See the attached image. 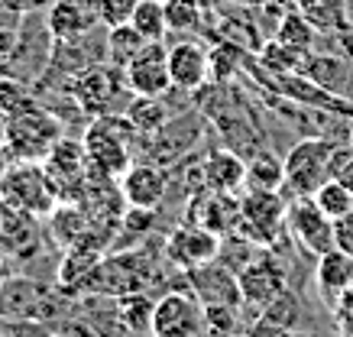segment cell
Returning <instances> with one entry per match:
<instances>
[{"label": "cell", "mask_w": 353, "mask_h": 337, "mask_svg": "<svg viewBox=\"0 0 353 337\" xmlns=\"http://www.w3.org/2000/svg\"><path fill=\"white\" fill-rule=\"evenodd\" d=\"M343 143L334 136H308L285 152V198H311L318 188L334 178L337 150Z\"/></svg>", "instance_id": "cell-4"}, {"label": "cell", "mask_w": 353, "mask_h": 337, "mask_svg": "<svg viewBox=\"0 0 353 337\" xmlns=\"http://www.w3.org/2000/svg\"><path fill=\"white\" fill-rule=\"evenodd\" d=\"M0 247L20 260L36 253L39 250V218L23 207L0 201Z\"/></svg>", "instance_id": "cell-17"}, {"label": "cell", "mask_w": 353, "mask_h": 337, "mask_svg": "<svg viewBox=\"0 0 353 337\" xmlns=\"http://www.w3.org/2000/svg\"><path fill=\"white\" fill-rule=\"evenodd\" d=\"M165 17H169V33H204L211 13H204L194 0H165Z\"/></svg>", "instance_id": "cell-26"}, {"label": "cell", "mask_w": 353, "mask_h": 337, "mask_svg": "<svg viewBox=\"0 0 353 337\" xmlns=\"http://www.w3.org/2000/svg\"><path fill=\"white\" fill-rule=\"evenodd\" d=\"M123 114H127V120L146 136V140L156 136V133L175 117L169 110V98H165V94H133Z\"/></svg>", "instance_id": "cell-21"}, {"label": "cell", "mask_w": 353, "mask_h": 337, "mask_svg": "<svg viewBox=\"0 0 353 337\" xmlns=\"http://www.w3.org/2000/svg\"><path fill=\"white\" fill-rule=\"evenodd\" d=\"M39 91H32L20 78H0V117H13L30 108H39Z\"/></svg>", "instance_id": "cell-27"}, {"label": "cell", "mask_w": 353, "mask_h": 337, "mask_svg": "<svg viewBox=\"0 0 353 337\" xmlns=\"http://www.w3.org/2000/svg\"><path fill=\"white\" fill-rule=\"evenodd\" d=\"M192 221L201 227L214 230L221 237L236 234L240 227V195H224V192H208L204 198L192 201Z\"/></svg>", "instance_id": "cell-20"}, {"label": "cell", "mask_w": 353, "mask_h": 337, "mask_svg": "<svg viewBox=\"0 0 353 337\" xmlns=\"http://www.w3.org/2000/svg\"><path fill=\"white\" fill-rule=\"evenodd\" d=\"M143 45H146V39L130 23L127 26H114V30H108V62L117 68H127Z\"/></svg>", "instance_id": "cell-28"}, {"label": "cell", "mask_w": 353, "mask_h": 337, "mask_svg": "<svg viewBox=\"0 0 353 337\" xmlns=\"http://www.w3.org/2000/svg\"><path fill=\"white\" fill-rule=\"evenodd\" d=\"M46 20L55 39H78L101 26L97 0H52V7L46 10Z\"/></svg>", "instance_id": "cell-18"}, {"label": "cell", "mask_w": 353, "mask_h": 337, "mask_svg": "<svg viewBox=\"0 0 353 337\" xmlns=\"http://www.w3.org/2000/svg\"><path fill=\"white\" fill-rule=\"evenodd\" d=\"M289 237L299 243L305 253H311L314 260L321 253L334 250V221L324 214L321 207L311 198H289V218H285Z\"/></svg>", "instance_id": "cell-8"}, {"label": "cell", "mask_w": 353, "mask_h": 337, "mask_svg": "<svg viewBox=\"0 0 353 337\" xmlns=\"http://www.w3.org/2000/svg\"><path fill=\"white\" fill-rule=\"evenodd\" d=\"M152 305L150 298H143V292H130L120 298V318H123V325L130 327V331H152Z\"/></svg>", "instance_id": "cell-30"}, {"label": "cell", "mask_w": 353, "mask_h": 337, "mask_svg": "<svg viewBox=\"0 0 353 337\" xmlns=\"http://www.w3.org/2000/svg\"><path fill=\"white\" fill-rule=\"evenodd\" d=\"M55 36L49 30L46 10L23 13L17 20V65H13V78H20L26 85H36L46 75V68L52 62Z\"/></svg>", "instance_id": "cell-7"}, {"label": "cell", "mask_w": 353, "mask_h": 337, "mask_svg": "<svg viewBox=\"0 0 353 337\" xmlns=\"http://www.w3.org/2000/svg\"><path fill=\"white\" fill-rule=\"evenodd\" d=\"M123 78L133 94H169L172 75H169V45L165 43H146L137 52V59L123 68Z\"/></svg>", "instance_id": "cell-13"}, {"label": "cell", "mask_w": 353, "mask_h": 337, "mask_svg": "<svg viewBox=\"0 0 353 337\" xmlns=\"http://www.w3.org/2000/svg\"><path fill=\"white\" fill-rule=\"evenodd\" d=\"M201 188L204 192H224L240 195L246 188V159L230 146L214 150L201 163Z\"/></svg>", "instance_id": "cell-16"}, {"label": "cell", "mask_w": 353, "mask_h": 337, "mask_svg": "<svg viewBox=\"0 0 353 337\" xmlns=\"http://www.w3.org/2000/svg\"><path fill=\"white\" fill-rule=\"evenodd\" d=\"M285 218H289V198L282 192H256V188L240 192V227H236L240 240L256 247H276L289 234Z\"/></svg>", "instance_id": "cell-5"}, {"label": "cell", "mask_w": 353, "mask_h": 337, "mask_svg": "<svg viewBox=\"0 0 353 337\" xmlns=\"http://www.w3.org/2000/svg\"><path fill=\"white\" fill-rule=\"evenodd\" d=\"M139 0H97V17H101V26H127L133 10H137Z\"/></svg>", "instance_id": "cell-31"}, {"label": "cell", "mask_w": 353, "mask_h": 337, "mask_svg": "<svg viewBox=\"0 0 353 337\" xmlns=\"http://www.w3.org/2000/svg\"><path fill=\"white\" fill-rule=\"evenodd\" d=\"M272 39L292 45V49H299V52H314L321 33H318V26H314L299 7H292V10H285L279 17L276 30H272Z\"/></svg>", "instance_id": "cell-23"}, {"label": "cell", "mask_w": 353, "mask_h": 337, "mask_svg": "<svg viewBox=\"0 0 353 337\" xmlns=\"http://www.w3.org/2000/svg\"><path fill=\"white\" fill-rule=\"evenodd\" d=\"M311 201L321 207L331 221H337V218H343V214H350L353 211V192L343 185L341 178H327V182L311 195Z\"/></svg>", "instance_id": "cell-29"}, {"label": "cell", "mask_w": 353, "mask_h": 337, "mask_svg": "<svg viewBox=\"0 0 353 337\" xmlns=\"http://www.w3.org/2000/svg\"><path fill=\"white\" fill-rule=\"evenodd\" d=\"M350 146H353V123H350Z\"/></svg>", "instance_id": "cell-42"}, {"label": "cell", "mask_w": 353, "mask_h": 337, "mask_svg": "<svg viewBox=\"0 0 353 337\" xmlns=\"http://www.w3.org/2000/svg\"><path fill=\"white\" fill-rule=\"evenodd\" d=\"M146 136L127 120V114H108V117H94L88 123L85 152H88V172L101 175V178H117L133 165V143H143Z\"/></svg>", "instance_id": "cell-1"}, {"label": "cell", "mask_w": 353, "mask_h": 337, "mask_svg": "<svg viewBox=\"0 0 353 337\" xmlns=\"http://www.w3.org/2000/svg\"><path fill=\"white\" fill-rule=\"evenodd\" d=\"M130 26L137 30L146 43H165L169 39V17H165V0H139Z\"/></svg>", "instance_id": "cell-25"}, {"label": "cell", "mask_w": 353, "mask_h": 337, "mask_svg": "<svg viewBox=\"0 0 353 337\" xmlns=\"http://www.w3.org/2000/svg\"><path fill=\"white\" fill-rule=\"evenodd\" d=\"M0 201L23 207L36 218H49V211L59 205V195L43 163H10L0 178Z\"/></svg>", "instance_id": "cell-6"}, {"label": "cell", "mask_w": 353, "mask_h": 337, "mask_svg": "<svg viewBox=\"0 0 353 337\" xmlns=\"http://www.w3.org/2000/svg\"><path fill=\"white\" fill-rule=\"evenodd\" d=\"M65 94L75 101L78 110H85L88 117H108V114H123L133 98L123 68L110 65V62H97V65L81 68L78 75L68 78Z\"/></svg>", "instance_id": "cell-3"}, {"label": "cell", "mask_w": 353, "mask_h": 337, "mask_svg": "<svg viewBox=\"0 0 353 337\" xmlns=\"http://www.w3.org/2000/svg\"><path fill=\"white\" fill-rule=\"evenodd\" d=\"M165 256H169L175 266H182L188 272H198L204 266L221 256V234L201 227V224H182L175 227L165 240Z\"/></svg>", "instance_id": "cell-11"}, {"label": "cell", "mask_w": 353, "mask_h": 337, "mask_svg": "<svg viewBox=\"0 0 353 337\" xmlns=\"http://www.w3.org/2000/svg\"><path fill=\"white\" fill-rule=\"evenodd\" d=\"M194 3H198V7H201L204 13H217L221 7H227L230 0H194Z\"/></svg>", "instance_id": "cell-39"}, {"label": "cell", "mask_w": 353, "mask_h": 337, "mask_svg": "<svg viewBox=\"0 0 353 337\" xmlns=\"http://www.w3.org/2000/svg\"><path fill=\"white\" fill-rule=\"evenodd\" d=\"M334 178H341L343 185H347V188L353 192V152L341 163V169H337V175H334Z\"/></svg>", "instance_id": "cell-37"}, {"label": "cell", "mask_w": 353, "mask_h": 337, "mask_svg": "<svg viewBox=\"0 0 353 337\" xmlns=\"http://www.w3.org/2000/svg\"><path fill=\"white\" fill-rule=\"evenodd\" d=\"M353 285V256L343 250H327L314 260V289L327 312H334Z\"/></svg>", "instance_id": "cell-15"}, {"label": "cell", "mask_w": 353, "mask_h": 337, "mask_svg": "<svg viewBox=\"0 0 353 337\" xmlns=\"http://www.w3.org/2000/svg\"><path fill=\"white\" fill-rule=\"evenodd\" d=\"M236 285H240V302L253 305V308H269L285 295L289 276L285 266L276 263V256L259 253L256 260H250L243 269L236 272Z\"/></svg>", "instance_id": "cell-9"}, {"label": "cell", "mask_w": 353, "mask_h": 337, "mask_svg": "<svg viewBox=\"0 0 353 337\" xmlns=\"http://www.w3.org/2000/svg\"><path fill=\"white\" fill-rule=\"evenodd\" d=\"M246 188L282 192L285 188V159L272 150H253L246 156Z\"/></svg>", "instance_id": "cell-22"}, {"label": "cell", "mask_w": 353, "mask_h": 337, "mask_svg": "<svg viewBox=\"0 0 353 337\" xmlns=\"http://www.w3.org/2000/svg\"><path fill=\"white\" fill-rule=\"evenodd\" d=\"M334 315V325H337V331H341V337H353V285L350 292L341 298V305L331 312Z\"/></svg>", "instance_id": "cell-34"}, {"label": "cell", "mask_w": 353, "mask_h": 337, "mask_svg": "<svg viewBox=\"0 0 353 337\" xmlns=\"http://www.w3.org/2000/svg\"><path fill=\"white\" fill-rule=\"evenodd\" d=\"M17 65V23H0V78H13Z\"/></svg>", "instance_id": "cell-32"}, {"label": "cell", "mask_w": 353, "mask_h": 337, "mask_svg": "<svg viewBox=\"0 0 353 337\" xmlns=\"http://www.w3.org/2000/svg\"><path fill=\"white\" fill-rule=\"evenodd\" d=\"M182 127H185V114H179V117H172L156 136H150L156 163H172V159H179V156H188V152L198 146V140H201V133H204L201 130L204 114H192L188 130H182Z\"/></svg>", "instance_id": "cell-19"}, {"label": "cell", "mask_w": 353, "mask_h": 337, "mask_svg": "<svg viewBox=\"0 0 353 337\" xmlns=\"http://www.w3.org/2000/svg\"><path fill=\"white\" fill-rule=\"evenodd\" d=\"M169 75L175 91L198 94L211 81V45H204L201 39H179V43H172Z\"/></svg>", "instance_id": "cell-12"}, {"label": "cell", "mask_w": 353, "mask_h": 337, "mask_svg": "<svg viewBox=\"0 0 353 337\" xmlns=\"http://www.w3.org/2000/svg\"><path fill=\"white\" fill-rule=\"evenodd\" d=\"M318 49H324V52H337V55H343V59H350L353 62V20L347 23L343 30H337V33H321Z\"/></svg>", "instance_id": "cell-33"}, {"label": "cell", "mask_w": 353, "mask_h": 337, "mask_svg": "<svg viewBox=\"0 0 353 337\" xmlns=\"http://www.w3.org/2000/svg\"><path fill=\"white\" fill-rule=\"evenodd\" d=\"M165 195H169V178L156 163H133L120 175V198L130 207L159 211Z\"/></svg>", "instance_id": "cell-14"}, {"label": "cell", "mask_w": 353, "mask_h": 337, "mask_svg": "<svg viewBox=\"0 0 353 337\" xmlns=\"http://www.w3.org/2000/svg\"><path fill=\"white\" fill-rule=\"evenodd\" d=\"M52 0H0V10L23 17V13H36V10H49Z\"/></svg>", "instance_id": "cell-36"}, {"label": "cell", "mask_w": 353, "mask_h": 337, "mask_svg": "<svg viewBox=\"0 0 353 337\" xmlns=\"http://www.w3.org/2000/svg\"><path fill=\"white\" fill-rule=\"evenodd\" d=\"M204 305L188 292H169L152 305V337H201Z\"/></svg>", "instance_id": "cell-10"}, {"label": "cell", "mask_w": 353, "mask_h": 337, "mask_svg": "<svg viewBox=\"0 0 353 337\" xmlns=\"http://www.w3.org/2000/svg\"><path fill=\"white\" fill-rule=\"evenodd\" d=\"M230 3H236V7H263L269 0H230Z\"/></svg>", "instance_id": "cell-40"}, {"label": "cell", "mask_w": 353, "mask_h": 337, "mask_svg": "<svg viewBox=\"0 0 353 337\" xmlns=\"http://www.w3.org/2000/svg\"><path fill=\"white\" fill-rule=\"evenodd\" d=\"M256 68L259 72H266V75H289V72H301L305 65V55L308 52H299V49H292V45L279 43L269 36L266 43L256 49Z\"/></svg>", "instance_id": "cell-24"}, {"label": "cell", "mask_w": 353, "mask_h": 337, "mask_svg": "<svg viewBox=\"0 0 353 337\" xmlns=\"http://www.w3.org/2000/svg\"><path fill=\"white\" fill-rule=\"evenodd\" d=\"M7 260H10V253L0 247V285L10 283V263H7Z\"/></svg>", "instance_id": "cell-38"}, {"label": "cell", "mask_w": 353, "mask_h": 337, "mask_svg": "<svg viewBox=\"0 0 353 337\" xmlns=\"http://www.w3.org/2000/svg\"><path fill=\"white\" fill-rule=\"evenodd\" d=\"M62 136V117L46 104L13 114V117H0V146L7 150L10 163H43Z\"/></svg>", "instance_id": "cell-2"}, {"label": "cell", "mask_w": 353, "mask_h": 337, "mask_svg": "<svg viewBox=\"0 0 353 337\" xmlns=\"http://www.w3.org/2000/svg\"><path fill=\"white\" fill-rule=\"evenodd\" d=\"M7 165H10V156H7V150L0 146V178H3V172H7Z\"/></svg>", "instance_id": "cell-41"}, {"label": "cell", "mask_w": 353, "mask_h": 337, "mask_svg": "<svg viewBox=\"0 0 353 337\" xmlns=\"http://www.w3.org/2000/svg\"><path fill=\"white\" fill-rule=\"evenodd\" d=\"M334 243H337V250L353 256V211L334 221Z\"/></svg>", "instance_id": "cell-35"}]
</instances>
